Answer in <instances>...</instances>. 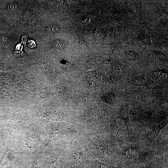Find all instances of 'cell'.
<instances>
[{
  "mask_svg": "<svg viewBox=\"0 0 168 168\" xmlns=\"http://www.w3.org/2000/svg\"><path fill=\"white\" fill-rule=\"evenodd\" d=\"M77 138L73 136L64 141L63 151L59 158V161L74 168H89L91 154L86 148L83 151H78L73 146L74 140Z\"/></svg>",
  "mask_w": 168,
  "mask_h": 168,
  "instance_id": "1",
  "label": "cell"
},
{
  "mask_svg": "<svg viewBox=\"0 0 168 168\" xmlns=\"http://www.w3.org/2000/svg\"><path fill=\"white\" fill-rule=\"evenodd\" d=\"M43 127L47 132L48 139L45 146L54 142L63 141L72 136H76L85 132L81 127L72 124L65 123H48Z\"/></svg>",
  "mask_w": 168,
  "mask_h": 168,
  "instance_id": "2",
  "label": "cell"
},
{
  "mask_svg": "<svg viewBox=\"0 0 168 168\" xmlns=\"http://www.w3.org/2000/svg\"><path fill=\"white\" fill-rule=\"evenodd\" d=\"M122 147L119 150H116L114 155L125 168H133L146 157L142 154V149L137 144H127Z\"/></svg>",
  "mask_w": 168,
  "mask_h": 168,
  "instance_id": "3",
  "label": "cell"
},
{
  "mask_svg": "<svg viewBox=\"0 0 168 168\" xmlns=\"http://www.w3.org/2000/svg\"><path fill=\"white\" fill-rule=\"evenodd\" d=\"M90 143L94 146L96 150V154L94 156L96 159L106 164L120 165L118 159L100 135H92Z\"/></svg>",
  "mask_w": 168,
  "mask_h": 168,
  "instance_id": "4",
  "label": "cell"
},
{
  "mask_svg": "<svg viewBox=\"0 0 168 168\" xmlns=\"http://www.w3.org/2000/svg\"><path fill=\"white\" fill-rule=\"evenodd\" d=\"M164 146L155 152L133 168H168L164 156Z\"/></svg>",
  "mask_w": 168,
  "mask_h": 168,
  "instance_id": "5",
  "label": "cell"
},
{
  "mask_svg": "<svg viewBox=\"0 0 168 168\" xmlns=\"http://www.w3.org/2000/svg\"><path fill=\"white\" fill-rule=\"evenodd\" d=\"M101 133L104 134L105 141L109 147L113 149V151L122 143L120 129L115 119L112 120L110 124L104 128Z\"/></svg>",
  "mask_w": 168,
  "mask_h": 168,
  "instance_id": "6",
  "label": "cell"
},
{
  "mask_svg": "<svg viewBox=\"0 0 168 168\" xmlns=\"http://www.w3.org/2000/svg\"><path fill=\"white\" fill-rule=\"evenodd\" d=\"M43 142V140L38 134L27 133L23 135L19 143L27 150L31 151Z\"/></svg>",
  "mask_w": 168,
  "mask_h": 168,
  "instance_id": "7",
  "label": "cell"
},
{
  "mask_svg": "<svg viewBox=\"0 0 168 168\" xmlns=\"http://www.w3.org/2000/svg\"><path fill=\"white\" fill-rule=\"evenodd\" d=\"M119 117L124 123L127 132V137L129 141H133L135 136L131 125L129 115V105L126 103L120 108Z\"/></svg>",
  "mask_w": 168,
  "mask_h": 168,
  "instance_id": "8",
  "label": "cell"
},
{
  "mask_svg": "<svg viewBox=\"0 0 168 168\" xmlns=\"http://www.w3.org/2000/svg\"><path fill=\"white\" fill-rule=\"evenodd\" d=\"M63 151L62 146L51 148L43 158L40 168H56L54 164L59 160Z\"/></svg>",
  "mask_w": 168,
  "mask_h": 168,
  "instance_id": "9",
  "label": "cell"
},
{
  "mask_svg": "<svg viewBox=\"0 0 168 168\" xmlns=\"http://www.w3.org/2000/svg\"><path fill=\"white\" fill-rule=\"evenodd\" d=\"M167 124V120H164L154 126L152 129L146 136L145 142L147 146H149L151 145L161 131Z\"/></svg>",
  "mask_w": 168,
  "mask_h": 168,
  "instance_id": "10",
  "label": "cell"
},
{
  "mask_svg": "<svg viewBox=\"0 0 168 168\" xmlns=\"http://www.w3.org/2000/svg\"><path fill=\"white\" fill-rule=\"evenodd\" d=\"M128 79L132 84L136 86H146L149 83V80L147 77L134 73H131Z\"/></svg>",
  "mask_w": 168,
  "mask_h": 168,
  "instance_id": "11",
  "label": "cell"
},
{
  "mask_svg": "<svg viewBox=\"0 0 168 168\" xmlns=\"http://www.w3.org/2000/svg\"><path fill=\"white\" fill-rule=\"evenodd\" d=\"M89 168H125L120 165L114 166L106 164L96 159L91 154Z\"/></svg>",
  "mask_w": 168,
  "mask_h": 168,
  "instance_id": "12",
  "label": "cell"
},
{
  "mask_svg": "<svg viewBox=\"0 0 168 168\" xmlns=\"http://www.w3.org/2000/svg\"><path fill=\"white\" fill-rule=\"evenodd\" d=\"M152 76L158 83H162L167 81V74L164 71L160 70L154 72Z\"/></svg>",
  "mask_w": 168,
  "mask_h": 168,
  "instance_id": "13",
  "label": "cell"
},
{
  "mask_svg": "<svg viewBox=\"0 0 168 168\" xmlns=\"http://www.w3.org/2000/svg\"><path fill=\"white\" fill-rule=\"evenodd\" d=\"M10 158V152H5L1 156L0 161V168H5Z\"/></svg>",
  "mask_w": 168,
  "mask_h": 168,
  "instance_id": "14",
  "label": "cell"
},
{
  "mask_svg": "<svg viewBox=\"0 0 168 168\" xmlns=\"http://www.w3.org/2000/svg\"><path fill=\"white\" fill-rule=\"evenodd\" d=\"M53 46L55 49L61 50L64 49L66 46V43L62 39H56L53 43Z\"/></svg>",
  "mask_w": 168,
  "mask_h": 168,
  "instance_id": "15",
  "label": "cell"
},
{
  "mask_svg": "<svg viewBox=\"0 0 168 168\" xmlns=\"http://www.w3.org/2000/svg\"><path fill=\"white\" fill-rule=\"evenodd\" d=\"M103 97L105 102L110 104L114 103L116 99L114 94L113 93H107Z\"/></svg>",
  "mask_w": 168,
  "mask_h": 168,
  "instance_id": "16",
  "label": "cell"
},
{
  "mask_svg": "<svg viewBox=\"0 0 168 168\" xmlns=\"http://www.w3.org/2000/svg\"><path fill=\"white\" fill-rule=\"evenodd\" d=\"M23 163L21 160L17 158L13 160L11 168H24Z\"/></svg>",
  "mask_w": 168,
  "mask_h": 168,
  "instance_id": "17",
  "label": "cell"
},
{
  "mask_svg": "<svg viewBox=\"0 0 168 168\" xmlns=\"http://www.w3.org/2000/svg\"><path fill=\"white\" fill-rule=\"evenodd\" d=\"M60 29L59 26L52 25L49 26L47 28V30L50 33H55L59 31Z\"/></svg>",
  "mask_w": 168,
  "mask_h": 168,
  "instance_id": "18",
  "label": "cell"
},
{
  "mask_svg": "<svg viewBox=\"0 0 168 168\" xmlns=\"http://www.w3.org/2000/svg\"><path fill=\"white\" fill-rule=\"evenodd\" d=\"M17 7V5L16 3H12L8 6L7 9L10 12H13L16 10Z\"/></svg>",
  "mask_w": 168,
  "mask_h": 168,
  "instance_id": "19",
  "label": "cell"
},
{
  "mask_svg": "<svg viewBox=\"0 0 168 168\" xmlns=\"http://www.w3.org/2000/svg\"><path fill=\"white\" fill-rule=\"evenodd\" d=\"M60 168H74L64 162L59 161Z\"/></svg>",
  "mask_w": 168,
  "mask_h": 168,
  "instance_id": "20",
  "label": "cell"
},
{
  "mask_svg": "<svg viewBox=\"0 0 168 168\" xmlns=\"http://www.w3.org/2000/svg\"><path fill=\"white\" fill-rule=\"evenodd\" d=\"M8 40V38L5 35H3L0 36V41L3 43H6Z\"/></svg>",
  "mask_w": 168,
  "mask_h": 168,
  "instance_id": "21",
  "label": "cell"
},
{
  "mask_svg": "<svg viewBox=\"0 0 168 168\" xmlns=\"http://www.w3.org/2000/svg\"><path fill=\"white\" fill-rule=\"evenodd\" d=\"M37 164L36 162L34 161L33 164L30 168H35L36 166H37Z\"/></svg>",
  "mask_w": 168,
  "mask_h": 168,
  "instance_id": "22",
  "label": "cell"
},
{
  "mask_svg": "<svg viewBox=\"0 0 168 168\" xmlns=\"http://www.w3.org/2000/svg\"><path fill=\"white\" fill-rule=\"evenodd\" d=\"M3 136V133L1 130V129L0 128V139H1Z\"/></svg>",
  "mask_w": 168,
  "mask_h": 168,
  "instance_id": "23",
  "label": "cell"
},
{
  "mask_svg": "<svg viewBox=\"0 0 168 168\" xmlns=\"http://www.w3.org/2000/svg\"><path fill=\"white\" fill-rule=\"evenodd\" d=\"M2 17L0 16V23L1 22V21L2 20Z\"/></svg>",
  "mask_w": 168,
  "mask_h": 168,
  "instance_id": "24",
  "label": "cell"
}]
</instances>
